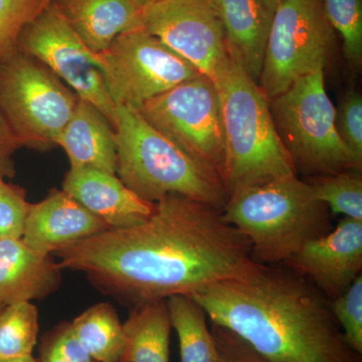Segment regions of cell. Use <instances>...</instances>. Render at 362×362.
<instances>
[{
  "instance_id": "e575fe53",
  "label": "cell",
  "mask_w": 362,
  "mask_h": 362,
  "mask_svg": "<svg viewBox=\"0 0 362 362\" xmlns=\"http://www.w3.org/2000/svg\"><path fill=\"white\" fill-rule=\"evenodd\" d=\"M133 1L135 2L136 6H139L143 11V9L147 8V7L156 4L158 0H133Z\"/></svg>"
},
{
  "instance_id": "2e32d148",
  "label": "cell",
  "mask_w": 362,
  "mask_h": 362,
  "mask_svg": "<svg viewBox=\"0 0 362 362\" xmlns=\"http://www.w3.org/2000/svg\"><path fill=\"white\" fill-rule=\"evenodd\" d=\"M62 271L52 255L18 238H0V306L45 299L58 291Z\"/></svg>"
},
{
  "instance_id": "30bf717a",
  "label": "cell",
  "mask_w": 362,
  "mask_h": 362,
  "mask_svg": "<svg viewBox=\"0 0 362 362\" xmlns=\"http://www.w3.org/2000/svg\"><path fill=\"white\" fill-rule=\"evenodd\" d=\"M94 54L112 102L136 110L202 74L142 28L122 33L108 49Z\"/></svg>"
},
{
  "instance_id": "5bb4252c",
  "label": "cell",
  "mask_w": 362,
  "mask_h": 362,
  "mask_svg": "<svg viewBox=\"0 0 362 362\" xmlns=\"http://www.w3.org/2000/svg\"><path fill=\"white\" fill-rule=\"evenodd\" d=\"M109 228L65 190H52L44 201L30 204L21 240L40 254L52 255Z\"/></svg>"
},
{
  "instance_id": "8992f818",
  "label": "cell",
  "mask_w": 362,
  "mask_h": 362,
  "mask_svg": "<svg viewBox=\"0 0 362 362\" xmlns=\"http://www.w3.org/2000/svg\"><path fill=\"white\" fill-rule=\"evenodd\" d=\"M270 110L297 175L315 177L354 170L335 126V107L326 92L325 71L300 78L270 100Z\"/></svg>"
},
{
  "instance_id": "8fae6325",
  "label": "cell",
  "mask_w": 362,
  "mask_h": 362,
  "mask_svg": "<svg viewBox=\"0 0 362 362\" xmlns=\"http://www.w3.org/2000/svg\"><path fill=\"white\" fill-rule=\"evenodd\" d=\"M16 47L66 82L78 99L94 105L114 127L115 105L94 52L86 47L56 7L51 4L25 26Z\"/></svg>"
},
{
  "instance_id": "f546056e",
  "label": "cell",
  "mask_w": 362,
  "mask_h": 362,
  "mask_svg": "<svg viewBox=\"0 0 362 362\" xmlns=\"http://www.w3.org/2000/svg\"><path fill=\"white\" fill-rule=\"evenodd\" d=\"M211 330L218 349V362H268L232 331L213 322Z\"/></svg>"
},
{
  "instance_id": "d6986e66",
  "label": "cell",
  "mask_w": 362,
  "mask_h": 362,
  "mask_svg": "<svg viewBox=\"0 0 362 362\" xmlns=\"http://www.w3.org/2000/svg\"><path fill=\"white\" fill-rule=\"evenodd\" d=\"M56 146L66 152L71 169H97L116 175L115 130L89 102L78 99L70 121L57 138Z\"/></svg>"
},
{
  "instance_id": "9a60e30c",
  "label": "cell",
  "mask_w": 362,
  "mask_h": 362,
  "mask_svg": "<svg viewBox=\"0 0 362 362\" xmlns=\"http://www.w3.org/2000/svg\"><path fill=\"white\" fill-rule=\"evenodd\" d=\"M63 190L110 228L141 223L154 211V204L137 197L118 176L97 169H70Z\"/></svg>"
},
{
  "instance_id": "484cf974",
  "label": "cell",
  "mask_w": 362,
  "mask_h": 362,
  "mask_svg": "<svg viewBox=\"0 0 362 362\" xmlns=\"http://www.w3.org/2000/svg\"><path fill=\"white\" fill-rule=\"evenodd\" d=\"M44 11V0H0V62L18 47L25 26Z\"/></svg>"
},
{
  "instance_id": "1f68e13d",
  "label": "cell",
  "mask_w": 362,
  "mask_h": 362,
  "mask_svg": "<svg viewBox=\"0 0 362 362\" xmlns=\"http://www.w3.org/2000/svg\"><path fill=\"white\" fill-rule=\"evenodd\" d=\"M20 140L11 132L4 117L0 115V175L4 177H13L16 175L13 156L23 148Z\"/></svg>"
},
{
  "instance_id": "44dd1931",
  "label": "cell",
  "mask_w": 362,
  "mask_h": 362,
  "mask_svg": "<svg viewBox=\"0 0 362 362\" xmlns=\"http://www.w3.org/2000/svg\"><path fill=\"white\" fill-rule=\"evenodd\" d=\"M78 341L97 362H126L123 323L111 304L89 307L71 322Z\"/></svg>"
},
{
  "instance_id": "d6a6232c",
  "label": "cell",
  "mask_w": 362,
  "mask_h": 362,
  "mask_svg": "<svg viewBox=\"0 0 362 362\" xmlns=\"http://www.w3.org/2000/svg\"><path fill=\"white\" fill-rule=\"evenodd\" d=\"M39 362H69L64 357L59 356L52 347L42 341L40 349Z\"/></svg>"
},
{
  "instance_id": "6da1fadb",
  "label": "cell",
  "mask_w": 362,
  "mask_h": 362,
  "mask_svg": "<svg viewBox=\"0 0 362 362\" xmlns=\"http://www.w3.org/2000/svg\"><path fill=\"white\" fill-rule=\"evenodd\" d=\"M63 270L85 274L98 291L132 308L209 286L256 268L249 240L220 209L166 195L141 223L109 228L54 252Z\"/></svg>"
},
{
  "instance_id": "9c48e42d",
  "label": "cell",
  "mask_w": 362,
  "mask_h": 362,
  "mask_svg": "<svg viewBox=\"0 0 362 362\" xmlns=\"http://www.w3.org/2000/svg\"><path fill=\"white\" fill-rule=\"evenodd\" d=\"M334 45L321 0H282L274 11L259 88L271 100L300 78L325 71Z\"/></svg>"
},
{
  "instance_id": "cb8c5ba5",
  "label": "cell",
  "mask_w": 362,
  "mask_h": 362,
  "mask_svg": "<svg viewBox=\"0 0 362 362\" xmlns=\"http://www.w3.org/2000/svg\"><path fill=\"white\" fill-rule=\"evenodd\" d=\"M314 194L333 214L362 221V175L361 171L311 177L308 181Z\"/></svg>"
},
{
  "instance_id": "f1b7e54d",
  "label": "cell",
  "mask_w": 362,
  "mask_h": 362,
  "mask_svg": "<svg viewBox=\"0 0 362 362\" xmlns=\"http://www.w3.org/2000/svg\"><path fill=\"white\" fill-rule=\"evenodd\" d=\"M30 206L25 190L0 175V238L21 239Z\"/></svg>"
},
{
  "instance_id": "52a82bcc",
  "label": "cell",
  "mask_w": 362,
  "mask_h": 362,
  "mask_svg": "<svg viewBox=\"0 0 362 362\" xmlns=\"http://www.w3.org/2000/svg\"><path fill=\"white\" fill-rule=\"evenodd\" d=\"M78 101L47 66L18 47L0 62V115L23 147L56 146Z\"/></svg>"
},
{
  "instance_id": "4fadbf2b",
  "label": "cell",
  "mask_w": 362,
  "mask_h": 362,
  "mask_svg": "<svg viewBox=\"0 0 362 362\" xmlns=\"http://www.w3.org/2000/svg\"><path fill=\"white\" fill-rule=\"evenodd\" d=\"M283 265L310 281L329 301L339 297L362 275V221L341 218Z\"/></svg>"
},
{
  "instance_id": "e0dca14e",
  "label": "cell",
  "mask_w": 362,
  "mask_h": 362,
  "mask_svg": "<svg viewBox=\"0 0 362 362\" xmlns=\"http://www.w3.org/2000/svg\"><path fill=\"white\" fill-rule=\"evenodd\" d=\"M228 54L255 82L263 69L274 11L262 0H211Z\"/></svg>"
},
{
  "instance_id": "3957f363",
  "label": "cell",
  "mask_w": 362,
  "mask_h": 362,
  "mask_svg": "<svg viewBox=\"0 0 362 362\" xmlns=\"http://www.w3.org/2000/svg\"><path fill=\"white\" fill-rule=\"evenodd\" d=\"M221 214L249 240L259 265H281L332 230L329 209L298 175L240 190L228 197Z\"/></svg>"
},
{
  "instance_id": "ba28073f",
  "label": "cell",
  "mask_w": 362,
  "mask_h": 362,
  "mask_svg": "<svg viewBox=\"0 0 362 362\" xmlns=\"http://www.w3.org/2000/svg\"><path fill=\"white\" fill-rule=\"evenodd\" d=\"M140 113L178 148L223 185L226 139L218 88L197 76L143 104Z\"/></svg>"
},
{
  "instance_id": "ac0fdd59",
  "label": "cell",
  "mask_w": 362,
  "mask_h": 362,
  "mask_svg": "<svg viewBox=\"0 0 362 362\" xmlns=\"http://www.w3.org/2000/svg\"><path fill=\"white\" fill-rule=\"evenodd\" d=\"M52 6L94 54L119 35L141 28L143 11L133 0H52Z\"/></svg>"
},
{
  "instance_id": "277c9868",
  "label": "cell",
  "mask_w": 362,
  "mask_h": 362,
  "mask_svg": "<svg viewBox=\"0 0 362 362\" xmlns=\"http://www.w3.org/2000/svg\"><path fill=\"white\" fill-rule=\"evenodd\" d=\"M226 139V197L283 176L297 175L279 137L270 100L230 56L214 80Z\"/></svg>"
},
{
  "instance_id": "8d00e7d4",
  "label": "cell",
  "mask_w": 362,
  "mask_h": 362,
  "mask_svg": "<svg viewBox=\"0 0 362 362\" xmlns=\"http://www.w3.org/2000/svg\"><path fill=\"white\" fill-rule=\"evenodd\" d=\"M52 0H44V9L51 6Z\"/></svg>"
},
{
  "instance_id": "74e56055",
  "label": "cell",
  "mask_w": 362,
  "mask_h": 362,
  "mask_svg": "<svg viewBox=\"0 0 362 362\" xmlns=\"http://www.w3.org/2000/svg\"><path fill=\"white\" fill-rule=\"evenodd\" d=\"M2 308H4V307L0 306V310H1Z\"/></svg>"
},
{
  "instance_id": "d590c367",
  "label": "cell",
  "mask_w": 362,
  "mask_h": 362,
  "mask_svg": "<svg viewBox=\"0 0 362 362\" xmlns=\"http://www.w3.org/2000/svg\"><path fill=\"white\" fill-rule=\"evenodd\" d=\"M262 1H263L271 11H275L276 7L278 6V4H280L282 0H262Z\"/></svg>"
},
{
  "instance_id": "4dcf8cb0",
  "label": "cell",
  "mask_w": 362,
  "mask_h": 362,
  "mask_svg": "<svg viewBox=\"0 0 362 362\" xmlns=\"http://www.w3.org/2000/svg\"><path fill=\"white\" fill-rule=\"evenodd\" d=\"M42 342L69 362H97L78 341L70 322L59 324L45 335Z\"/></svg>"
},
{
  "instance_id": "d4e9b609",
  "label": "cell",
  "mask_w": 362,
  "mask_h": 362,
  "mask_svg": "<svg viewBox=\"0 0 362 362\" xmlns=\"http://www.w3.org/2000/svg\"><path fill=\"white\" fill-rule=\"evenodd\" d=\"M328 23L342 40L345 59L354 69L362 64V0H321Z\"/></svg>"
},
{
  "instance_id": "7402d4cb",
  "label": "cell",
  "mask_w": 362,
  "mask_h": 362,
  "mask_svg": "<svg viewBox=\"0 0 362 362\" xmlns=\"http://www.w3.org/2000/svg\"><path fill=\"white\" fill-rule=\"evenodd\" d=\"M166 304L180 341V362H218L216 341L201 305L183 295L168 298Z\"/></svg>"
},
{
  "instance_id": "7a4b0ae2",
  "label": "cell",
  "mask_w": 362,
  "mask_h": 362,
  "mask_svg": "<svg viewBox=\"0 0 362 362\" xmlns=\"http://www.w3.org/2000/svg\"><path fill=\"white\" fill-rule=\"evenodd\" d=\"M190 297L211 322L232 331L266 361L362 362L329 300L285 265H258Z\"/></svg>"
},
{
  "instance_id": "83f0119b",
  "label": "cell",
  "mask_w": 362,
  "mask_h": 362,
  "mask_svg": "<svg viewBox=\"0 0 362 362\" xmlns=\"http://www.w3.org/2000/svg\"><path fill=\"white\" fill-rule=\"evenodd\" d=\"M330 309L349 346L362 356V275L339 297L331 300Z\"/></svg>"
},
{
  "instance_id": "836d02e7",
  "label": "cell",
  "mask_w": 362,
  "mask_h": 362,
  "mask_svg": "<svg viewBox=\"0 0 362 362\" xmlns=\"http://www.w3.org/2000/svg\"><path fill=\"white\" fill-rule=\"evenodd\" d=\"M0 362H39L33 356L7 357V358H0Z\"/></svg>"
},
{
  "instance_id": "5b68a950",
  "label": "cell",
  "mask_w": 362,
  "mask_h": 362,
  "mask_svg": "<svg viewBox=\"0 0 362 362\" xmlns=\"http://www.w3.org/2000/svg\"><path fill=\"white\" fill-rule=\"evenodd\" d=\"M116 175L143 201L178 194L221 209L223 181L147 122L139 110L115 106Z\"/></svg>"
},
{
  "instance_id": "4316f807",
  "label": "cell",
  "mask_w": 362,
  "mask_h": 362,
  "mask_svg": "<svg viewBox=\"0 0 362 362\" xmlns=\"http://www.w3.org/2000/svg\"><path fill=\"white\" fill-rule=\"evenodd\" d=\"M335 126L340 139L349 150L354 169L362 168V97L356 90L343 95L335 108Z\"/></svg>"
},
{
  "instance_id": "7c38bea8",
  "label": "cell",
  "mask_w": 362,
  "mask_h": 362,
  "mask_svg": "<svg viewBox=\"0 0 362 362\" xmlns=\"http://www.w3.org/2000/svg\"><path fill=\"white\" fill-rule=\"evenodd\" d=\"M141 28L213 81L230 58L211 0H158L143 9Z\"/></svg>"
},
{
  "instance_id": "ffe728a7",
  "label": "cell",
  "mask_w": 362,
  "mask_h": 362,
  "mask_svg": "<svg viewBox=\"0 0 362 362\" xmlns=\"http://www.w3.org/2000/svg\"><path fill=\"white\" fill-rule=\"evenodd\" d=\"M123 328L126 362H170L173 327L166 300L134 307Z\"/></svg>"
},
{
  "instance_id": "603a6c76",
  "label": "cell",
  "mask_w": 362,
  "mask_h": 362,
  "mask_svg": "<svg viewBox=\"0 0 362 362\" xmlns=\"http://www.w3.org/2000/svg\"><path fill=\"white\" fill-rule=\"evenodd\" d=\"M39 334V311L32 302L0 310V358L33 356Z\"/></svg>"
}]
</instances>
